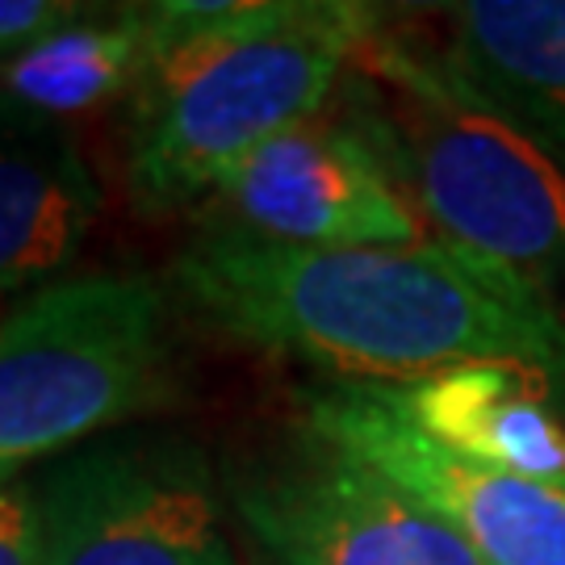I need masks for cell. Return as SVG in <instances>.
I'll return each instance as SVG.
<instances>
[{
  "label": "cell",
  "mask_w": 565,
  "mask_h": 565,
  "mask_svg": "<svg viewBox=\"0 0 565 565\" xmlns=\"http://www.w3.org/2000/svg\"><path fill=\"white\" fill-rule=\"evenodd\" d=\"M172 285L223 335L335 382L398 385L469 361L565 382V323L545 294L440 239L294 247L214 223L177 252Z\"/></svg>",
  "instance_id": "1"
},
{
  "label": "cell",
  "mask_w": 565,
  "mask_h": 565,
  "mask_svg": "<svg viewBox=\"0 0 565 565\" xmlns=\"http://www.w3.org/2000/svg\"><path fill=\"white\" fill-rule=\"evenodd\" d=\"M156 51L130 93L126 177L147 214L210 202L256 147L319 118L382 9L356 0L156 4Z\"/></svg>",
  "instance_id": "2"
},
{
  "label": "cell",
  "mask_w": 565,
  "mask_h": 565,
  "mask_svg": "<svg viewBox=\"0 0 565 565\" xmlns=\"http://www.w3.org/2000/svg\"><path fill=\"white\" fill-rule=\"evenodd\" d=\"M352 126L431 239L545 294L565 277V160L415 42L369 39Z\"/></svg>",
  "instance_id": "3"
},
{
  "label": "cell",
  "mask_w": 565,
  "mask_h": 565,
  "mask_svg": "<svg viewBox=\"0 0 565 565\" xmlns=\"http://www.w3.org/2000/svg\"><path fill=\"white\" fill-rule=\"evenodd\" d=\"M168 394V298L139 273L42 289L0 319V486L118 431Z\"/></svg>",
  "instance_id": "4"
},
{
  "label": "cell",
  "mask_w": 565,
  "mask_h": 565,
  "mask_svg": "<svg viewBox=\"0 0 565 565\" xmlns=\"http://www.w3.org/2000/svg\"><path fill=\"white\" fill-rule=\"evenodd\" d=\"M42 565H239L210 465L181 436L105 431L34 473Z\"/></svg>",
  "instance_id": "5"
},
{
  "label": "cell",
  "mask_w": 565,
  "mask_h": 565,
  "mask_svg": "<svg viewBox=\"0 0 565 565\" xmlns=\"http://www.w3.org/2000/svg\"><path fill=\"white\" fill-rule=\"evenodd\" d=\"M226 482L260 565H482L431 507L310 427Z\"/></svg>",
  "instance_id": "6"
},
{
  "label": "cell",
  "mask_w": 565,
  "mask_h": 565,
  "mask_svg": "<svg viewBox=\"0 0 565 565\" xmlns=\"http://www.w3.org/2000/svg\"><path fill=\"white\" fill-rule=\"evenodd\" d=\"M302 427L361 457L445 520L482 565H565V490L436 445L382 382H331L302 398Z\"/></svg>",
  "instance_id": "7"
},
{
  "label": "cell",
  "mask_w": 565,
  "mask_h": 565,
  "mask_svg": "<svg viewBox=\"0 0 565 565\" xmlns=\"http://www.w3.org/2000/svg\"><path fill=\"white\" fill-rule=\"evenodd\" d=\"M210 202L223 223L294 247H411L431 239L348 118H310L235 163Z\"/></svg>",
  "instance_id": "8"
},
{
  "label": "cell",
  "mask_w": 565,
  "mask_h": 565,
  "mask_svg": "<svg viewBox=\"0 0 565 565\" xmlns=\"http://www.w3.org/2000/svg\"><path fill=\"white\" fill-rule=\"evenodd\" d=\"M385 394L436 445L565 490V415L545 373L511 361H469L385 385Z\"/></svg>",
  "instance_id": "9"
},
{
  "label": "cell",
  "mask_w": 565,
  "mask_h": 565,
  "mask_svg": "<svg viewBox=\"0 0 565 565\" xmlns=\"http://www.w3.org/2000/svg\"><path fill=\"white\" fill-rule=\"evenodd\" d=\"M102 214V184L63 121L0 109V302L63 281Z\"/></svg>",
  "instance_id": "10"
},
{
  "label": "cell",
  "mask_w": 565,
  "mask_h": 565,
  "mask_svg": "<svg viewBox=\"0 0 565 565\" xmlns=\"http://www.w3.org/2000/svg\"><path fill=\"white\" fill-rule=\"evenodd\" d=\"M445 30V60L565 160V0H465Z\"/></svg>",
  "instance_id": "11"
},
{
  "label": "cell",
  "mask_w": 565,
  "mask_h": 565,
  "mask_svg": "<svg viewBox=\"0 0 565 565\" xmlns=\"http://www.w3.org/2000/svg\"><path fill=\"white\" fill-rule=\"evenodd\" d=\"M156 4L97 9L0 67V109L39 121L93 114L135 93L156 51Z\"/></svg>",
  "instance_id": "12"
},
{
  "label": "cell",
  "mask_w": 565,
  "mask_h": 565,
  "mask_svg": "<svg viewBox=\"0 0 565 565\" xmlns=\"http://www.w3.org/2000/svg\"><path fill=\"white\" fill-rule=\"evenodd\" d=\"M88 13L76 0H0V67Z\"/></svg>",
  "instance_id": "13"
},
{
  "label": "cell",
  "mask_w": 565,
  "mask_h": 565,
  "mask_svg": "<svg viewBox=\"0 0 565 565\" xmlns=\"http://www.w3.org/2000/svg\"><path fill=\"white\" fill-rule=\"evenodd\" d=\"M0 565H42V515L34 478L0 486Z\"/></svg>",
  "instance_id": "14"
}]
</instances>
